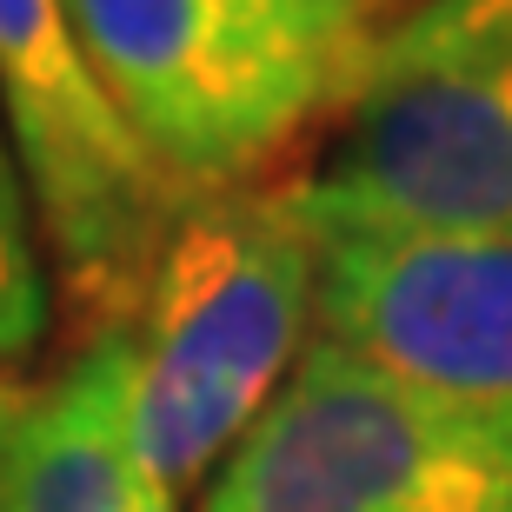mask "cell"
Listing matches in <instances>:
<instances>
[{
	"label": "cell",
	"instance_id": "5b68a950",
	"mask_svg": "<svg viewBox=\"0 0 512 512\" xmlns=\"http://www.w3.org/2000/svg\"><path fill=\"white\" fill-rule=\"evenodd\" d=\"M280 187L306 233L512 240V40L373 67Z\"/></svg>",
	"mask_w": 512,
	"mask_h": 512
},
{
	"label": "cell",
	"instance_id": "6da1fadb",
	"mask_svg": "<svg viewBox=\"0 0 512 512\" xmlns=\"http://www.w3.org/2000/svg\"><path fill=\"white\" fill-rule=\"evenodd\" d=\"M100 87L180 193L280 187L326 133L393 0H60Z\"/></svg>",
	"mask_w": 512,
	"mask_h": 512
},
{
	"label": "cell",
	"instance_id": "8992f818",
	"mask_svg": "<svg viewBox=\"0 0 512 512\" xmlns=\"http://www.w3.org/2000/svg\"><path fill=\"white\" fill-rule=\"evenodd\" d=\"M313 340L426 393L512 406V240L313 233Z\"/></svg>",
	"mask_w": 512,
	"mask_h": 512
},
{
	"label": "cell",
	"instance_id": "9c48e42d",
	"mask_svg": "<svg viewBox=\"0 0 512 512\" xmlns=\"http://www.w3.org/2000/svg\"><path fill=\"white\" fill-rule=\"evenodd\" d=\"M499 40H512V0H406L393 14V27L380 34L366 74L373 67H413V60L473 54V47H499Z\"/></svg>",
	"mask_w": 512,
	"mask_h": 512
},
{
	"label": "cell",
	"instance_id": "7a4b0ae2",
	"mask_svg": "<svg viewBox=\"0 0 512 512\" xmlns=\"http://www.w3.org/2000/svg\"><path fill=\"white\" fill-rule=\"evenodd\" d=\"M120 333L140 453L187 499L313 346V233L286 187L193 193L153 247Z\"/></svg>",
	"mask_w": 512,
	"mask_h": 512
},
{
	"label": "cell",
	"instance_id": "ba28073f",
	"mask_svg": "<svg viewBox=\"0 0 512 512\" xmlns=\"http://www.w3.org/2000/svg\"><path fill=\"white\" fill-rule=\"evenodd\" d=\"M47 326H54V280L40 253V220L20 160L7 147V127H0V380H14L34 360Z\"/></svg>",
	"mask_w": 512,
	"mask_h": 512
},
{
	"label": "cell",
	"instance_id": "8fae6325",
	"mask_svg": "<svg viewBox=\"0 0 512 512\" xmlns=\"http://www.w3.org/2000/svg\"><path fill=\"white\" fill-rule=\"evenodd\" d=\"M399 7H406V0H393V14H399ZM386 27H393V20H386Z\"/></svg>",
	"mask_w": 512,
	"mask_h": 512
},
{
	"label": "cell",
	"instance_id": "277c9868",
	"mask_svg": "<svg viewBox=\"0 0 512 512\" xmlns=\"http://www.w3.org/2000/svg\"><path fill=\"white\" fill-rule=\"evenodd\" d=\"M0 127L34 200L54 306L80 340L120 326L193 193L140 147L60 0H0Z\"/></svg>",
	"mask_w": 512,
	"mask_h": 512
},
{
	"label": "cell",
	"instance_id": "30bf717a",
	"mask_svg": "<svg viewBox=\"0 0 512 512\" xmlns=\"http://www.w3.org/2000/svg\"><path fill=\"white\" fill-rule=\"evenodd\" d=\"M14 393H20V380H0V433H7V413H14Z\"/></svg>",
	"mask_w": 512,
	"mask_h": 512
},
{
	"label": "cell",
	"instance_id": "52a82bcc",
	"mask_svg": "<svg viewBox=\"0 0 512 512\" xmlns=\"http://www.w3.org/2000/svg\"><path fill=\"white\" fill-rule=\"evenodd\" d=\"M0 512H180L133 433L127 333H87L20 386L0 433Z\"/></svg>",
	"mask_w": 512,
	"mask_h": 512
},
{
	"label": "cell",
	"instance_id": "3957f363",
	"mask_svg": "<svg viewBox=\"0 0 512 512\" xmlns=\"http://www.w3.org/2000/svg\"><path fill=\"white\" fill-rule=\"evenodd\" d=\"M200 512H512V406L426 393L313 340Z\"/></svg>",
	"mask_w": 512,
	"mask_h": 512
}]
</instances>
